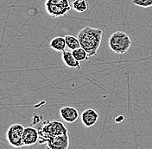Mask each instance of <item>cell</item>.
Instances as JSON below:
<instances>
[{
	"label": "cell",
	"instance_id": "1",
	"mask_svg": "<svg viewBox=\"0 0 152 149\" xmlns=\"http://www.w3.org/2000/svg\"><path fill=\"white\" fill-rule=\"evenodd\" d=\"M103 36L102 29L93 27H86L78 34L80 47L84 48L90 57L97 55L101 45Z\"/></svg>",
	"mask_w": 152,
	"mask_h": 149
},
{
	"label": "cell",
	"instance_id": "2",
	"mask_svg": "<svg viewBox=\"0 0 152 149\" xmlns=\"http://www.w3.org/2000/svg\"><path fill=\"white\" fill-rule=\"evenodd\" d=\"M40 145L46 144L48 139L56 137L58 135H62L68 134V129L62 121H43L41 128L38 129Z\"/></svg>",
	"mask_w": 152,
	"mask_h": 149
},
{
	"label": "cell",
	"instance_id": "3",
	"mask_svg": "<svg viewBox=\"0 0 152 149\" xmlns=\"http://www.w3.org/2000/svg\"><path fill=\"white\" fill-rule=\"evenodd\" d=\"M109 47L117 55L125 54L132 46L130 36L123 31H116L109 38Z\"/></svg>",
	"mask_w": 152,
	"mask_h": 149
},
{
	"label": "cell",
	"instance_id": "4",
	"mask_svg": "<svg viewBox=\"0 0 152 149\" xmlns=\"http://www.w3.org/2000/svg\"><path fill=\"white\" fill-rule=\"evenodd\" d=\"M72 9L69 0H46L45 9L52 17L56 18L66 16V13Z\"/></svg>",
	"mask_w": 152,
	"mask_h": 149
},
{
	"label": "cell",
	"instance_id": "5",
	"mask_svg": "<svg viewBox=\"0 0 152 149\" xmlns=\"http://www.w3.org/2000/svg\"><path fill=\"white\" fill-rule=\"evenodd\" d=\"M24 127L20 123H13L6 131V140L13 148L23 147V135Z\"/></svg>",
	"mask_w": 152,
	"mask_h": 149
},
{
	"label": "cell",
	"instance_id": "6",
	"mask_svg": "<svg viewBox=\"0 0 152 149\" xmlns=\"http://www.w3.org/2000/svg\"><path fill=\"white\" fill-rule=\"evenodd\" d=\"M45 145L47 149H68L69 135L68 134H66L50 138L48 140Z\"/></svg>",
	"mask_w": 152,
	"mask_h": 149
},
{
	"label": "cell",
	"instance_id": "7",
	"mask_svg": "<svg viewBox=\"0 0 152 149\" xmlns=\"http://www.w3.org/2000/svg\"><path fill=\"white\" fill-rule=\"evenodd\" d=\"M81 121L83 125L90 128L94 126L99 119V115L94 109H86L81 114Z\"/></svg>",
	"mask_w": 152,
	"mask_h": 149
},
{
	"label": "cell",
	"instance_id": "8",
	"mask_svg": "<svg viewBox=\"0 0 152 149\" xmlns=\"http://www.w3.org/2000/svg\"><path fill=\"white\" fill-rule=\"evenodd\" d=\"M39 140V133L38 129L33 127L25 128L23 135V145L25 147L32 146L37 143Z\"/></svg>",
	"mask_w": 152,
	"mask_h": 149
},
{
	"label": "cell",
	"instance_id": "9",
	"mask_svg": "<svg viewBox=\"0 0 152 149\" xmlns=\"http://www.w3.org/2000/svg\"><path fill=\"white\" fill-rule=\"evenodd\" d=\"M60 116L66 122L73 123L79 119V111L75 107L65 106L60 110Z\"/></svg>",
	"mask_w": 152,
	"mask_h": 149
},
{
	"label": "cell",
	"instance_id": "10",
	"mask_svg": "<svg viewBox=\"0 0 152 149\" xmlns=\"http://www.w3.org/2000/svg\"><path fill=\"white\" fill-rule=\"evenodd\" d=\"M61 59H62V61L67 67H70V68H75V69H80L81 66H80V62H79L75 56L73 55L72 52H69V51H64L62 52V55H61Z\"/></svg>",
	"mask_w": 152,
	"mask_h": 149
},
{
	"label": "cell",
	"instance_id": "11",
	"mask_svg": "<svg viewBox=\"0 0 152 149\" xmlns=\"http://www.w3.org/2000/svg\"><path fill=\"white\" fill-rule=\"evenodd\" d=\"M49 47L57 52H64L66 47V39L63 36H56L50 41Z\"/></svg>",
	"mask_w": 152,
	"mask_h": 149
},
{
	"label": "cell",
	"instance_id": "12",
	"mask_svg": "<svg viewBox=\"0 0 152 149\" xmlns=\"http://www.w3.org/2000/svg\"><path fill=\"white\" fill-rule=\"evenodd\" d=\"M72 54L73 55L75 56L76 60L79 61V62H84V61H86L90 59V55L87 54V52L86 51L84 48L82 47H79L77 49H75L72 51Z\"/></svg>",
	"mask_w": 152,
	"mask_h": 149
},
{
	"label": "cell",
	"instance_id": "13",
	"mask_svg": "<svg viewBox=\"0 0 152 149\" xmlns=\"http://www.w3.org/2000/svg\"><path fill=\"white\" fill-rule=\"evenodd\" d=\"M72 5V8L77 12L83 13L88 8L87 2L86 0H69Z\"/></svg>",
	"mask_w": 152,
	"mask_h": 149
},
{
	"label": "cell",
	"instance_id": "14",
	"mask_svg": "<svg viewBox=\"0 0 152 149\" xmlns=\"http://www.w3.org/2000/svg\"><path fill=\"white\" fill-rule=\"evenodd\" d=\"M66 39V47L71 49V50H75L77 49L79 47H80V41L78 37H75L74 36H71V35H66L65 36Z\"/></svg>",
	"mask_w": 152,
	"mask_h": 149
},
{
	"label": "cell",
	"instance_id": "15",
	"mask_svg": "<svg viewBox=\"0 0 152 149\" xmlns=\"http://www.w3.org/2000/svg\"><path fill=\"white\" fill-rule=\"evenodd\" d=\"M135 5H137L142 8H149L152 6V0H132Z\"/></svg>",
	"mask_w": 152,
	"mask_h": 149
},
{
	"label": "cell",
	"instance_id": "16",
	"mask_svg": "<svg viewBox=\"0 0 152 149\" xmlns=\"http://www.w3.org/2000/svg\"><path fill=\"white\" fill-rule=\"evenodd\" d=\"M124 119H125V116H118V117L115 119V121L120 123V122H122Z\"/></svg>",
	"mask_w": 152,
	"mask_h": 149
}]
</instances>
